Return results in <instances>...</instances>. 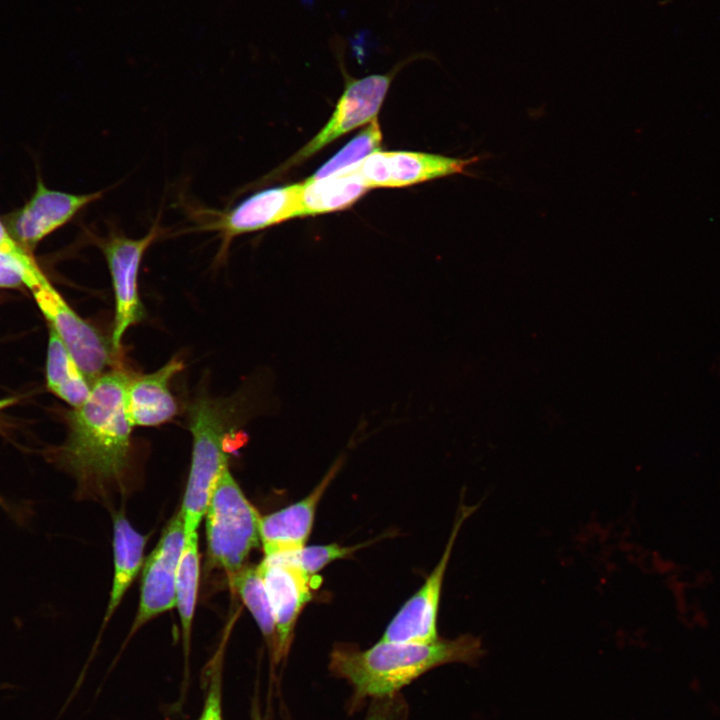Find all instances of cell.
I'll return each instance as SVG.
<instances>
[{"label": "cell", "instance_id": "obj_1", "mask_svg": "<svg viewBox=\"0 0 720 720\" xmlns=\"http://www.w3.org/2000/svg\"><path fill=\"white\" fill-rule=\"evenodd\" d=\"M131 376L113 369L92 385L87 400L68 416L67 440L55 461L78 483L81 493L100 490L126 471L132 424L125 409V391Z\"/></svg>", "mask_w": 720, "mask_h": 720}, {"label": "cell", "instance_id": "obj_2", "mask_svg": "<svg viewBox=\"0 0 720 720\" xmlns=\"http://www.w3.org/2000/svg\"><path fill=\"white\" fill-rule=\"evenodd\" d=\"M479 637L464 634L429 643L380 640L359 649L337 644L329 656V670L352 688L349 711L356 712L367 700H378L399 691L431 669L450 663L475 665L484 655Z\"/></svg>", "mask_w": 720, "mask_h": 720}, {"label": "cell", "instance_id": "obj_3", "mask_svg": "<svg viewBox=\"0 0 720 720\" xmlns=\"http://www.w3.org/2000/svg\"><path fill=\"white\" fill-rule=\"evenodd\" d=\"M236 408L233 400L202 396L189 406L192 457L180 508L186 536L197 532L211 492L220 474L228 466L226 442L234 430L233 424H236Z\"/></svg>", "mask_w": 720, "mask_h": 720}, {"label": "cell", "instance_id": "obj_4", "mask_svg": "<svg viewBox=\"0 0 720 720\" xmlns=\"http://www.w3.org/2000/svg\"><path fill=\"white\" fill-rule=\"evenodd\" d=\"M204 516L207 560L231 576L245 566L250 552L261 543V516L245 497L228 466L211 492Z\"/></svg>", "mask_w": 720, "mask_h": 720}, {"label": "cell", "instance_id": "obj_5", "mask_svg": "<svg viewBox=\"0 0 720 720\" xmlns=\"http://www.w3.org/2000/svg\"><path fill=\"white\" fill-rule=\"evenodd\" d=\"M160 235L161 228L155 223L140 238H129L110 231L96 240L107 262L114 289L115 317L111 344L116 355L121 349L124 333L145 316L138 292L139 269L145 252Z\"/></svg>", "mask_w": 720, "mask_h": 720}, {"label": "cell", "instance_id": "obj_6", "mask_svg": "<svg viewBox=\"0 0 720 720\" xmlns=\"http://www.w3.org/2000/svg\"><path fill=\"white\" fill-rule=\"evenodd\" d=\"M302 183L255 192L225 211H216L199 230L217 232L221 240L218 258H223L232 241L302 216Z\"/></svg>", "mask_w": 720, "mask_h": 720}, {"label": "cell", "instance_id": "obj_7", "mask_svg": "<svg viewBox=\"0 0 720 720\" xmlns=\"http://www.w3.org/2000/svg\"><path fill=\"white\" fill-rule=\"evenodd\" d=\"M31 292L49 325L93 385L116 356L112 344L93 325L81 318L50 282Z\"/></svg>", "mask_w": 720, "mask_h": 720}, {"label": "cell", "instance_id": "obj_8", "mask_svg": "<svg viewBox=\"0 0 720 720\" xmlns=\"http://www.w3.org/2000/svg\"><path fill=\"white\" fill-rule=\"evenodd\" d=\"M257 569L274 614L276 647L272 663L277 666L286 659L297 619L311 601L312 579L288 553L265 556Z\"/></svg>", "mask_w": 720, "mask_h": 720}, {"label": "cell", "instance_id": "obj_9", "mask_svg": "<svg viewBox=\"0 0 720 720\" xmlns=\"http://www.w3.org/2000/svg\"><path fill=\"white\" fill-rule=\"evenodd\" d=\"M185 538L183 515L179 509L144 562L139 606L129 637L149 620L175 606L176 576Z\"/></svg>", "mask_w": 720, "mask_h": 720}, {"label": "cell", "instance_id": "obj_10", "mask_svg": "<svg viewBox=\"0 0 720 720\" xmlns=\"http://www.w3.org/2000/svg\"><path fill=\"white\" fill-rule=\"evenodd\" d=\"M477 507L478 505L462 506L438 564L421 588L406 601L394 616L380 640L429 643L439 638L437 615L445 571L460 527Z\"/></svg>", "mask_w": 720, "mask_h": 720}, {"label": "cell", "instance_id": "obj_11", "mask_svg": "<svg viewBox=\"0 0 720 720\" xmlns=\"http://www.w3.org/2000/svg\"><path fill=\"white\" fill-rule=\"evenodd\" d=\"M391 80L390 74H373L348 81L326 125L283 164L281 171L306 160L351 130L375 120Z\"/></svg>", "mask_w": 720, "mask_h": 720}, {"label": "cell", "instance_id": "obj_12", "mask_svg": "<svg viewBox=\"0 0 720 720\" xmlns=\"http://www.w3.org/2000/svg\"><path fill=\"white\" fill-rule=\"evenodd\" d=\"M481 157L453 158L438 154L407 151H376L353 165L368 187H403L455 174Z\"/></svg>", "mask_w": 720, "mask_h": 720}, {"label": "cell", "instance_id": "obj_13", "mask_svg": "<svg viewBox=\"0 0 720 720\" xmlns=\"http://www.w3.org/2000/svg\"><path fill=\"white\" fill-rule=\"evenodd\" d=\"M101 195V192L71 194L52 190L38 180L32 197L8 216L5 226L13 239L29 252Z\"/></svg>", "mask_w": 720, "mask_h": 720}, {"label": "cell", "instance_id": "obj_14", "mask_svg": "<svg viewBox=\"0 0 720 720\" xmlns=\"http://www.w3.org/2000/svg\"><path fill=\"white\" fill-rule=\"evenodd\" d=\"M340 467L339 459L306 497L261 516L260 541L265 556L292 553L305 546L312 530L317 505Z\"/></svg>", "mask_w": 720, "mask_h": 720}, {"label": "cell", "instance_id": "obj_15", "mask_svg": "<svg viewBox=\"0 0 720 720\" xmlns=\"http://www.w3.org/2000/svg\"><path fill=\"white\" fill-rule=\"evenodd\" d=\"M183 368V362L174 357L152 373L130 377L125 409L132 426L155 427L175 417L178 405L169 382Z\"/></svg>", "mask_w": 720, "mask_h": 720}, {"label": "cell", "instance_id": "obj_16", "mask_svg": "<svg viewBox=\"0 0 720 720\" xmlns=\"http://www.w3.org/2000/svg\"><path fill=\"white\" fill-rule=\"evenodd\" d=\"M147 540L148 536L136 531L124 514L117 513L114 515V577L104 623L111 618L142 568Z\"/></svg>", "mask_w": 720, "mask_h": 720}, {"label": "cell", "instance_id": "obj_17", "mask_svg": "<svg viewBox=\"0 0 720 720\" xmlns=\"http://www.w3.org/2000/svg\"><path fill=\"white\" fill-rule=\"evenodd\" d=\"M369 189L354 166L319 180L307 179L301 190L302 216L346 209Z\"/></svg>", "mask_w": 720, "mask_h": 720}, {"label": "cell", "instance_id": "obj_18", "mask_svg": "<svg viewBox=\"0 0 720 720\" xmlns=\"http://www.w3.org/2000/svg\"><path fill=\"white\" fill-rule=\"evenodd\" d=\"M46 380L49 390L74 408L81 406L87 400L92 388V385L50 325Z\"/></svg>", "mask_w": 720, "mask_h": 720}, {"label": "cell", "instance_id": "obj_19", "mask_svg": "<svg viewBox=\"0 0 720 720\" xmlns=\"http://www.w3.org/2000/svg\"><path fill=\"white\" fill-rule=\"evenodd\" d=\"M199 572L198 534L197 532H193L185 538L178 565L175 587V606L178 609L181 622L185 656V683L188 681V657L190 652L192 622L197 600Z\"/></svg>", "mask_w": 720, "mask_h": 720}, {"label": "cell", "instance_id": "obj_20", "mask_svg": "<svg viewBox=\"0 0 720 720\" xmlns=\"http://www.w3.org/2000/svg\"><path fill=\"white\" fill-rule=\"evenodd\" d=\"M233 589L240 596L265 638L271 659L276 647V626L271 603L257 566H244L229 576Z\"/></svg>", "mask_w": 720, "mask_h": 720}, {"label": "cell", "instance_id": "obj_21", "mask_svg": "<svg viewBox=\"0 0 720 720\" xmlns=\"http://www.w3.org/2000/svg\"><path fill=\"white\" fill-rule=\"evenodd\" d=\"M381 142V129L375 119L308 179L319 180L326 178L361 162L370 154L378 151Z\"/></svg>", "mask_w": 720, "mask_h": 720}, {"label": "cell", "instance_id": "obj_22", "mask_svg": "<svg viewBox=\"0 0 720 720\" xmlns=\"http://www.w3.org/2000/svg\"><path fill=\"white\" fill-rule=\"evenodd\" d=\"M365 545L366 544L341 546L338 543H332L328 545L304 546L300 550L288 554H290L300 568L312 578L329 563L346 558Z\"/></svg>", "mask_w": 720, "mask_h": 720}, {"label": "cell", "instance_id": "obj_23", "mask_svg": "<svg viewBox=\"0 0 720 720\" xmlns=\"http://www.w3.org/2000/svg\"><path fill=\"white\" fill-rule=\"evenodd\" d=\"M205 696L196 720H224L223 715V647L213 656L204 673Z\"/></svg>", "mask_w": 720, "mask_h": 720}, {"label": "cell", "instance_id": "obj_24", "mask_svg": "<svg viewBox=\"0 0 720 720\" xmlns=\"http://www.w3.org/2000/svg\"><path fill=\"white\" fill-rule=\"evenodd\" d=\"M0 251L14 259L27 275V288L31 291L50 281L43 274L30 253L18 244L0 221Z\"/></svg>", "mask_w": 720, "mask_h": 720}, {"label": "cell", "instance_id": "obj_25", "mask_svg": "<svg viewBox=\"0 0 720 720\" xmlns=\"http://www.w3.org/2000/svg\"><path fill=\"white\" fill-rule=\"evenodd\" d=\"M408 705L399 694L372 700L364 720H405Z\"/></svg>", "mask_w": 720, "mask_h": 720}, {"label": "cell", "instance_id": "obj_26", "mask_svg": "<svg viewBox=\"0 0 720 720\" xmlns=\"http://www.w3.org/2000/svg\"><path fill=\"white\" fill-rule=\"evenodd\" d=\"M27 286V275L14 259L0 251V288Z\"/></svg>", "mask_w": 720, "mask_h": 720}, {"label": "cell", "instance_id": "obj_27", "mask_svg": "<svg viewBox=\"0 0 720 720\" xmlns=\"http://www.w3.org/2000/svg\"><path fill=\"white\" fill-rule=\"evenodd\" d=\"M250 720H264L261 713L258 695H255L251 702Z\"/></svg>", "mask_w": 720, "mask_h": 720}, {"label": "cell", "instance_id": "obj_28", "mask_svg": "<svg viewBox=\"0 0 720 720\" xmlns=\"http://www.w3.org/2000/svg\"><path fill=\"white\" fill-rule=\"evenodd\" d=\"M17 402V399L15 397H8L0 399V411L4 410L7 407L12 406Z\"/></svg>", "mask_w": 720, "mask_h": 720}]
</instances>
